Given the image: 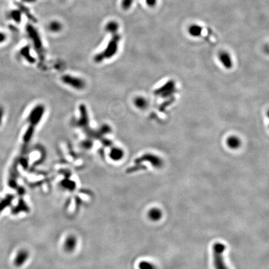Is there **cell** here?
Returning <instances> with one entry per match:
<instances>
[{
	"instance_id": "cell-1",
	"label": "cell",
	"mask_w": 269,
	"mask_h": 269,
	"mask_svg": "<svg viewBox=\"0 0 269 269\" xmlns=\"http://www.w3.org/2000/svg\"><path fill=\"white\" fill-rule=\"evenodd\" d=\"M120 39L121 36L118 32L112 34V36L105 49L95 56V61L100 62L103 59H109L113 57L118 51Z\"/></svg>"
},
{
	"instance_id": "cell-2",
	"label": "cell",
	"mask_w": 269,
	"mask_h": 269,
	"mask_svg": "<svg viewBox=\"0 0 269 269\" xmlns=\"http://www.w3.org/2000/svg\"><path fill=\"white\" fill-rule=\"evenodd\" d=\"M226 246L222 243L216 242L212 247L213 261L215 269H229L226 266L223 258V253Z\"/></svg>"
},
{
	"instance_id": "cell-3",
	"label": "cell",
	"mask_w": 269,
	"mask_h": 269,
	"mask_svg": "<svg viewBox=\"0 0 269 269\" xmlns=\"http://www.w3.org/2000/svg\"><path fill=\"white\" fill-rule=\"evenodd\" d=\"M26 29L27 36L31 40L36 51L40 54H42L44 51L43 45L41 36L37 29L31 24H27L26 27Z\"/></svg>"
},
{
	"instance_id": "cell-4",
	"label": "cell",
	"mask_w": 269,
	"mask_h": 269,
	"mask_svg": "<svg viewBox=\"0 0 269 269\" xmlns=\"http://www.w3.org/2000/svg\"><path fill=\"white\" fill-rule=\"evenodd\" d=\"M79 244V239L76 235L70 234L67 235L62 244L64 251L67 254H72L77 249Z\"/></svg>"
},
{
	"instance_id": "cell-5",
	"label": "cell",
	"mask_w": 269,
	"mask_h": 269,
	"mask_svg": "<svg viewBox=\"0 0 269 269\" xmlns=\"http://www.w3.org/2000/svg\"><path fill=\"white\" fill-rule=\"evenodd\" d=\"M29 258V251L26 249H21L16 252L14 257L13 264L17 268L21 267L27 262Z\"/></svg>"
},
{
	"instance_id": "cell-6",
	"label": "cell",
	"mask_w": 269,
	"mask_h": 269,
	"mask_svg": "<svg viewBox=\"0 0 269 269\" xmlns=\"http://www.w3.org/2000/svg\"><path fill=\"white\" fill-rule=\"evenodd\" d=\"M61 79L64 84H67L76 89H82L85 86L84 82L82 79L76 77L66 75L62 77Z\"/></svg>"
},
{
	"instance_id": "cell-7",
	"label": "cell",
	"mask_w": 269,
	"mask_h": 269,
	"mask_svg": "<svg viewBox=\"0 0 269 269\" xmlns=\"http://www.w3.org/2000/svg\"><path fill=\"white\" fill-rule=\"evenodd\" d=\"M43 113L44 108L42 106H37L32 110L29 117V122L32 127L39 122L43 115Z\"/></svg>"
},
{
	"instance_id": "cell-8",
	"label": "cell",
	"mask_w": 269,
	"mask_h": 269,
	"mask_svg": "<svg viewBox=\"0 0 269 269\" xmlns=\"http://www.w3.org/2000/svg\"><path fill=\"white\" fill-rule=\"evenodd\" d=\"M144 161L150 162L153 167L158 168H161L163 164V161L160 158L153 154H146L138 160L139 162Z\"/></svg>"
},
{
	"instance_id": "cell-9",
	"label": "cell",
	"mask_w": 269,
	"mask_h": 269,
	"mask_svg": "<svg viewBox=\"0 0 269 269\" xmlns=\"http://www.w3.org/2000/svg\"><path fill=\"white\" fill-rule=\"evenodd\" d=\"M219 61L226 69H231L233 67V61L231 55L226 51H222L219 54Z\"/></svg>"
},
{
	"instance_id": "cell-10",
	"label": "cell",
	"mask_w": 269,
	"mask_h": 269,
	"mask_svg": "<svg viewBox=\"0 0 269 269\" xmlns=\"http://www.w3.org/2000/svg\"><path fill=\"white\" fill-rule=\"evenodd\" d=\"M226 145L231 150H237L242 145L241 139L236 136L232 135L229 137L226 140Z\"/></svg>"
},
{
	"instance_id": "cell-11",
	"label": "cell",
	"mask_w": 269,
	"mask_h": 269,
	"mask_svg": "<svg viewBox=\"0 0 269 269\" xmlns=\"http://www.w3.org/2000/svg\"><path fill=\"white\" fill-rule=\"evenodd\" d=\"M109 157L113 162H119L124 157V152L120 148L115 147L110 150Z\"/></svg>"
},
{
	"instance_id": "cell-12",
	"label": "cell",
	"mask_w": 269,
	"mask_h": 269,
	"mask_svg": "<svg viewBox=\"0 0 269 269\" xmlns=\"http://www.w3.org/2000/svg\"><path fill=\"white\" fill-rule=\"evenodd\" d=\"M148 217L152 221H158L162 217V212L158 208H152L148 212Z\"/></svg>"
},
{
	"instance_id": "cell-13",
	"label": "cell",
	"mask_w": 269,
	"mask_h": 269,
	"mask_svg": "<svg viewBox=\"0 0 269 269\" xmlns=\"http://www.w3.org/2000/svg\"><path fill=\"white\" fill-rule=\"evenodd\" d=\"M134 105L138 109L144 110L148 106V102L145 97L139 96L134 99Z\"/></svg>"
},
{
	"instance_id": "cell-14",
	"label": "cell",
	"mask_w": 269,
	"mask_h": 269,
	"mask_svg": "<svg viewBox=\"0 0 269 269\" xmlns=\"http://www.w3.org/2000/svg\"><path fill=\"white\" fill-rule=\"evenodd\" d=\"M119 29V24L115 21H110L108 22L105 26V30L112 35L118 32Z\"/></svg>"
},
{
	"instance_id": "cell-15",
	"label": "cell",
	"mask_w": 269,
	"mask_h": 269,
	"mask_svg": "<svg viewBox=\"0 0 269 269\" xmlns=\"http://www.w3.org/2000/svg\"><path fill=\"white\" fill-rule=\"evenodd\" d=\"M17 6L18 7V9L21 11L22 14V13L25 14V15L27 16V17L28 19H29L31 21H32L33 22H36L37 21L36 17L32 16V14L31 13V12L28 8H27L26 6H24L22 4H19V3H17Z\"/></svg>"
},
{
	"instance_id": "cell-16",
	"label": "cell",
	"mask_w": 269,
	"mask_h": 269,
	"mask_svg": "<svg viewBox=\"0 0 269 269\" xmlns=\"http://www.w3.org/2000/svg\"><path fill=\"white\" fill-rule=\"evenodd\" d=\"M10 17L16 23H20L22 19V12L19 9H13L10 12Z\"/></svg>"
},
{
	"instance_id": "cell-17",
	"label": "cell",
	"mask_w": 269,
	"mask_h": 269,
	"mask_svg": "<svg viewBox=\"0 0 269 269\" xmlns=\"http://www.w3.org/2000/svg\"><path fill=\"white\" fill-rule=\"evenodd\" d=\"M62 24L57 21H52L49 25V29L52 32H58L62 29Z\"/></svg>"
},
{
	"instance_id": "cell-18",
	"label": "cell",
	"mask_w": 269,
	"mask_h": 269,
	"mask_svg": "<svg viewBox=\"0 0 269 269\" xmlns=\"http://www.w3.org/2000/svg\"><path fill=\"white\" fill-rule=\"evenodd\" d=\"M29 51H30V50H29V47H27V46H25V47H24L21 49V54H22V56L24 58H26V59H27V61H28L29 62H31L32 61H33V58L31 57V54H30Z\"/></svg>"
},
{
	"instance_id": "cell-19",
	"label": "cell",
	"mask_w": 269,
	"mask_h": 269,
	"mask_svg": "<svg viewBox=\"0 0 269 269\" xmlns=\"http://www.w3.org/2000/svg\"><path fill=\"white\" fill-rule=\"evenodd\" d=\"M189 33L191 36L194 37L199 36L202 32V29L200 26H192L189 28Z\"/></svg>"
},
{
	"instance_id": "cell-20",
	"label": "cell",
	"mask_w": 269,
	"mask_h": 269,
	"mask_svg": "<svg viewBox=\"0 0 269 269\" xmlns=\"http://www.w3.org/2000/svg\"><path fill=\"white\" fill-rule=\"evenodd\" d=\"M139 269H157V267L152 263L148 261H141L138 264Z\"/></svg>"
},
{
	"instance_id": "cell-21",
	"label": "cell",
	"mask_w": 269,
	"mask_h": 269,
	"mask_svg": "<svg viewBox=\"0 0 269 269\" xmlns=\"http://www.w3.org/2000/svg\"><path fill=\"white\" fill-rule=\"evenodd\" d=\"M133 0H122V7L123 10H128L132 6Z\"/></svg>"
},
{
	"instance_id": "cell-22",
	"label": "cell",
	"mask_w": 269,
	"mask_h": 269,
	"mask_svg": "<svg viewBox=\"0 0 269 269\" xmlns=\"http://www.w3.org/2000/svg\"><path fill=\"white\" fill-rule=\"evenodd\" d=\"M147 4H148V6H150V7H153L155 5L157 0H145Z\"/></svg>"
},
{
	"instance_id": "cell-23",
	"label": "cell",
	"mask_w": 269,
	"mask_h": 269,
	"mask_svg": "<svg viewBox=\"0 0 269 269\" xmlns=\"http://www.w3.org/2000/svg\"><path fill=\"white\" fill-rule=\"evenodd\" d=\"M4 111L3 107L0 105V126H1V125L2 123V118H3V116H4Z\"/></svg>"
},
{
	"instance_id": "cell-24",
	"label": "cell",
	"mask_w": 269,
	"mask_h": 269,
	"mask_svg": "<svg viewBox=\"0 0 269 269\" xmlns=\"http://www.w3.org/2000/svg\"><path fill=\"white\" fill-rule=\"evenodd\" d=\"M6 34H4L3 32H0V43L3 42L6 40Z\"/></svg>"
}]
</instances>
